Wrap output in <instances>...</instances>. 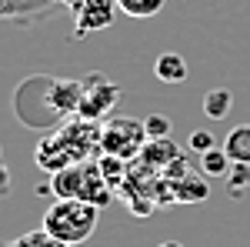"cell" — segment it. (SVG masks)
I'll return each instance as SVG.
<instances>
[{"label": "cell", "mask_w": 250, "mask_h": 247, "mask_svg": "<svg viewBox=\"0 0 250 247\" xmlns=\"http://www.w3.org/2000/svg\"><path fill=\"white\" fill-rule=\"evenodd\" d=\"M97 221H100V207H94L90 201H83V197H57L43 214V230L60 244L77 247L94 237Z\"/></svg>", "instance_id": "6da1fadb"}, {"label": "cell", "mask_w": 250, "mask_h": 247, "mask_svg": "<svg viewBox=\"0 0 250 247\" xmlns=\"http://www.w3.org/2000/svg\"><path fill=\"white\" fill-rule=\"evenodd\" d=\"M144 140H147V134H144V124H140V120L114 117V120L104 124V131H100V151L130 160V157H137V154L144 151Z\"/></svg>", "instance_id": "7a4b0ae2"}, {"label": "cell", "mask_w": 250, "mask_h": 247, "mask_svg": "<svg viewBox=\"0 0 250 247\" xmlns=\"http://www.w3.org/2000/svg\"><path fill=\"white\" fill-rule=\"evenodd\" d=\"M117 100H120V87L110 84L104 74H90L83 80V100H80L77 117H83V120H104L114 111Z\"/></svg>", "instance_id": "3957f363"}, {"label": "cell", "mask_w": 250, "mask_h": 247, "mask_svg": "<svg viewBox=\"0 0 250 247\" xmlns=\"http://www.w3.org/2000/svg\"><path fill=\"white\" fill-rule=\"evenodd\" d=\"M114 14H117V0H80L77 3V37L110 27Z\"/></svg>", "instance_id": "277c9868"}, {"label": "cell", "mask_w": 250, "mask_h": 247, "mask_svg": "<svg viewBox=\"0 0 250 247\" xmlns=\"http://www.w3.org/2000/svg\"><path fill=\"white\" fill-rule=\"evenodd\" d=\"M83 100V80H50L47 84V104L57 117H74Z\"/></svg>", "instance_id": "5b68a950"}, {"label": "cell", "mask_w": 250, "mask_h": 247, "mask_svg": "<svg viewBox=\"0 0 250 247\" xmlns=\"http://www.w3.org/2000/svg\"><path fill=\"white\" fill-rule=\"evenodd\" d=\"M154 77L160 84H184L190 77V67L180 54H160L154 60Z\"/></svg>", "instance_id": "8992f818"}, {"label": "cell", "mask_w": 250, "mask_h": 247, "mask_svg": "<svg viewBox=\"0 0 250 247\" xmlns=\"http://www.w3.org/2000/svg\"><path fill=\"white\" fill-rule=\"evenodd\" d=\"M207 197H210L207 177H193V174L177 177V184H173V201H180V204H200V201H207Z\"/></svg>", "instance_id": "52a82bcc"}, {"label": "cell", "mask_w": 250, "mask_h": 247, "mask_svg": "<svg viewBox=\"0 0 250 247\" xmlns=\"http://www.w3.org/2000/svg\"><path fill=\"white\" fill-rule=\"evenodd\" d=\"M83 177H87V164H83V167L70 164V167L57 171V174H54V194H57V197H80V190H83Z\"/></svg>", "instance_id": "ba28073f"}, {"label": "cell", "mask_w": 250, "mask_h": 247, "mask_svg": "<svg viewBox=\"0 0 250 247\" xmlns=\"http://www.w3.org/2000/svg\"><path fill=\"white\" fill-rule=\"evenodd\" d=\"M224 151L233 164H250V124H240L224 137Z\"/></svg>", "instance_id": "9c48e42d"}, {"label": "cell", "mask_w": 250, "mask_h": 247, "mask_svg": "<svg viewBox=\"0 0 250 247\" xmlns=\"http://www.w3.org/2000/svg\"><path fill=\"white\" fill-rule=\"evenodd\" d=\"M230 107H233V90H227V87H213L204 94V114L210 120H224L230 114Z\"/></svg>", "instance_id": "30bf717a"}, {"label": "cell", "mask_w": 250, "mask_h": 247, "mask_svg": "<svg viewBox=\"0 0 250 247\" xmlns=\"http://www.w3.org/2000/svg\"><path fill=\"white\" fill-rule=\"evenodd\" d=\"M230 167H233V160L227 157L224 147H213V151L200 154V171H204V177H227Z\"/></svg>", "instance_id": "8fae6325"}, {"label": "cell", "mask_w": 250, "mask_h": 247, "mask_svg": "<svg viewBox=\"0 0 250 247\" xmlns=\"http://www.w3.org/2000/svg\"><path fill=\"white\" fill-rule=\"evenodd\" d=\"M144 160L147 164H154V167H167V160H177L180 151L170 144V137H164V140H150V144H144Z\"/></svg>", "instance_id": "7c38bea8"}, {"label": "cell", "mask_w": 250, "mask_h": 247, "mask_svg": "<svg viewBox=\"0 0 250 247\" xmlns=\"http://www.w3.org/2000/svg\"><path fill=\"white\" fill-rule=\"evenodd\" d=\"M97 167H100L104 180H107L110 187L124 184V177H127V171H124V157H114V154H104V160H100Z\"/></svg>", "instance_id": "4fadbf2b"}, {"label": "cell", "mask_w": 250, "mask_h": 247, "mask_svg": "<svg viewBox=\"0 0 250 247\" xmlns=\"http://www.w3.org/2000/svg\"><path fill=\"white\" fill-rule=\"evenodd\" d=\"M224 180H227V194L237 201V197L244 194V187H250V164H233L230 174H227Z\"/></svg>", "instance_id": "5bb4252c"}, {"label": "cell", "mask_w": 250, "mask_h": 247, "mask_svg": "<svg viewBox=\"0 0 250 247\" xmlns=\"http://www.w3.org/2000/svg\"><path fill=\"white\" fill-rule=\"evenodd\" d=\"M173 131V120L164 114H150L144 117V134H147V140H164V137H170Z\"/></svg>", "instance_id": "9a60e30c"}, {"label": "cell", "mask_w": 250, "mask_h": 247, "mask_svg": "<svg viewBox=\"0 0 250 247\" xmlns=\"http://www.w3.org/2000/svg\"><path fill=\"white\" fill-rule=\"evenodd\" d=\"M0 247H70V244H60V241H54L47 230L40 227V230H34V234H23V237L10 241V244H0Z\"/></svg>", "instance_id": "2e32d148"}, {"label": "cell", "mask_w": 250, "mask_h": 247, "mask_svg": "<svg viewBox=\"0 0 250 247\" xmlns=\"http://www.w3.org/2000/svg\"><path fill=\"white\" fill-rule=\"evenodd\" d=\"M120 10H127L130 17H154L157 10L164 7V0H117Z\"/></svg>", "instance_id": "e0dca14e"}, {"label": "cell", "mask_w": 250, "mask_h": 247, "mask_svg": "<svg viewBox=\"0 0 250 247\" xmlns=\"http://www.w3.org/2000/svg\"><path fill=\"white\" fill-rule=\"evenodd\" d=\"M217 147V140H213V134L210 131H190V137H187V154H207Z\"/></svg>", "instance_id": "ac0fdd59"}, {"label": "cell", "mask_w": 250, "mask_h": 247, "mask_svg": "<svg viewBox=\"0 0 250 247\" xmlns=\"http://www.w3.org/2000/svg\"><path fill=\"white\" fill-rule=\"evenodd\" d=\"M40 0H0V17L3 14H14V10H34Z\"/></svg>", "instance_id": "d6986e66"}, {"label": "cell", "mask_w": 250, "mask_h": 247, "mask_svg": "<svg viewBox=\"0 0 250 247\" xmlns=\"http://www.w3.org/2000/svg\"><path fill=\"white\" fill-rule=\"evenodd\" d=\"M0 197H10V171H7L3 157H0Z\"/></svg>", "instance_id": "ffe728a7"}, {"label": "cell", "mask_w": 250, "mask_h": 247, "mask_svg": "<svg viewBox=\"0 0 250 247\" xmlns=\"http://www.w3.org/2000/svg\"><path fill=\"white\" fill-rule=\"evenodd\" d=\"M157 247H184V244H177V241H164V244H157Z\"/></svg>", "instance_id": "44dd1931"}]
</instances>
